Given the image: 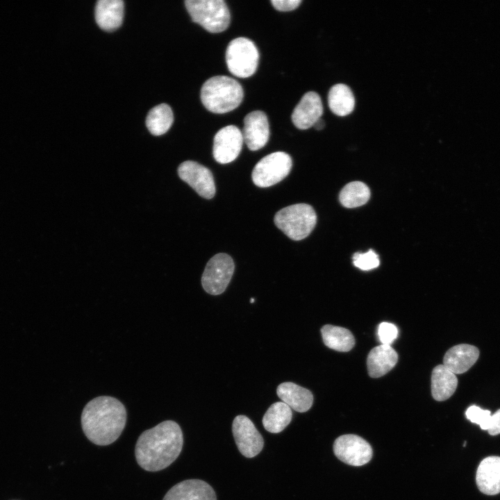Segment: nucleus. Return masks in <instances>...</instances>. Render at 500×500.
Returning <instances> with one entry per match:
<instances>
[{"instance_id": "f257e3e1", "label": "nucleus", "mask_w": 500, "mask_h": 500, "mask_svg": "<svg viewBox=\"0 0 500 500\" xmlns=\"http://www.w3.org/2000/svg\"><path fill=\"white\" fill-rule=\"evenodd\" d=\"M183 444L179 425L172 420L160 422L139 436L135 448L138 464L148 472H158L178 457Z\"/></svg>"}, {"instance_id": "f03ea898", "label": "nucleus", "mask_w": 500, "mask_h": 500, "mask_svg": "<svg viewBox=\"0 0 500 500\" xmlns=\"http://www.w3.org/2000/svg\"><path fill=\"white\" fill-rule=\"evenodd\" d=\"M126 410L116 398L100 396L90 401L81 414L83 433L92 443L105 446L120 436L126 422Z\"/></svg>"}, {"instance_id": "7ed1b4c3", "label": "nucleus", "mask_w": 500, "mask_h": 500, "mask_svg": "<svg viewBox=\"0 0 500 500\" xmlns=\"http://www.w3.org/2000/svg\"><path fill=\"white\" fill-rule=\"evenodd\" d=\"M242 85L234 78L215 76L208 78L201 89V100L209 111L223 114L238 108L242 101Z\"/></svg>"}, {"instance_id": "20e7f679", "label": "nucleus", "mask_w": 500, "mask_h": 500, "mask_svg": "<svg viewBox=\"0 0 500 500\" xmlns=\"http://www.w3.org/2000/svg\"><path fill=\"white\" fill-rule=\"evenodd\" d=\"M275 225L293 240L306 238L317 223L313 208L306 203H297L278 210L274 218Z\"/></svg>"}, {"instance_id": "39448f33", "label": "nucleus", "mask_w": 500, "mask_h": 500, "mask_svg": "<svg viewBox=\"0 0 500 500\" xmlns=\"http://www.w3.org/2000/svg\"><path fill=\"white\" fill-rule=\"evenodd\" d=\"M185 6L192 20L210 33L222 32L230 24V12L223 0H186Z\"/></svg>"}, {"instance_id": "423d86ee", "label": "nucleus", "mask_w": 500, "mask_h": 500, "mask_svg": "<svg viewBox=\"0 0 500 500\" xmlns=\"http://www.w3.org/2000/svg\"><path fill=\"white\" fill-rule=\"evenodd\" d=\"M259 53L255 44L247 38L231 40L226 51V62L229 72L239 78H247L256 71Z\"/></svg>"}, {"instance_id": "0eeeda50", "label": "nucleus", "mask_w": 500, "mask_h": 500, "mask_svg": "<svg viewBox=\"0 0 500 500\" xmlns=\"http://www.w3.org/2000/svg\"><path fill=\"white\" fill-rule=\"evenodd\" d=\"M292 165V158L287 153H272L263 157L255 165L251 174L252 181L260 188L272 186L289 174Z\"/></svg>"}, {"instance_id": "6e6552de", "label": "nucleus", "mask_w": 500, "mask_h": 500, "mask_svg": "<svg viewBox=\"0 0 500 500\" xmlns=\"http://www.w3.org/2000/svg\"><path fill=\"white\" fill-rule=\"evenodd\" d=\"M234 262L226 253H217L208 262L201 277V284L208 294L218 295L224 292L234 272Z\"/></svg>"}, {"instance_id": "1a4fd4ad", "label": "nucleus", "mask_w": 500, "mask_h": 500, "mask_svg": "<svg viewBox=\"0 0 500 500\" xmlns=\"http://www.w3.org/2000/svg\"><path fill=\"white\" fill-rule=\"evenodd\" d=\"M336 457L352 466L367 464L372 457V449L363 438L356 435L347 434L338 438L333 444Z\"/></svg>"}, {"instance_id": "9d476101", "label": "nucleus", "mask_w": 500, "mask_h": 500, "mask_svg": "<svg viewBox=\"0 0 500 500\" xmlns=\"http://www.w3.org/2000/svg\"><path fill=\"white\" fill-rule=\"evenodd\" d=\"M232 431L238 449L245 457L253 458L262 449L263 438L247 416L238 415L235 417Z\"/></svg>"}, {"instance_id": "9b49d317", "label": "nucleus", "mask_w": 500, "mask_h": 500, "mask_svg": "<svg viewBox=\"0 0 500 500\" xmlns=\"http://www.w3.org/2000/svg\"><path fill=\"white\" fill-rule=\"evenodd\" d=\"M178 174L181 179L201 197L210 199L215 194L213 176L206 167L195 161L186 160L179 165Z\"/></svg>"}, {"instance_id": "f8f14e48", "label": "nucleus", "mask_w": 500, "mask_h": 500, "mask_svg": "<svg viewBox=\"0 0 500 500\" xmlns=\"http://www.w3.org/2000/svg\"><path fill=\"white\" fill-rule=\"evenodd\" d=\"M243 142L242 133L237 126L223 127L214 137L212 154L215 160L221 164L233 161L239 156Z\"/></svg>"}, {"instance_id": "ddd939ff", "label": "nucleus", "mask_w": 500, "mask_h": 500, "mask_svg": "<svg viewBox=\"0 0 500 500\" xmlns=\"http://www.w3.org/2000/svg\"><path fill=\"white\" fill-rule=\"evenodd\" d=\"M244 142L251 151L262 148L267 143L269 137V126L267 117L261 110L248 113L244 119L242 132Z\"/></svg>"}, {"instance_id": "4468645a", "label": "nucleus", "mask_w": 500, "mask_h": 500, "mask_svg": "<svg viewBox=\"0 0 500 500\" xmlns=\"http://www.w3.org/2000/svg\"><path fill=\"white\" fill-rule=\"evenodd\" d=\"M323 115V105L319 95L315 92L303 94L292 113V121L299 129H308Z\"/></svg>"}, {"instance_id": "2eb2a0df", "label": "nucleus", "mask_w": 500, "mask_h": 500, "mask_svg": "<svg viewBox=\"0 0 500 500\" xmlns=\"http://www.w3.org/2000/svg\"><path fill=\"white\" fill-rule=\"evenodd\" d=\"M162 500H217L212 488L200 479H188L174 485Z\"/></svg>"}, {"instance_id": "dca6fc26", "label": "nucleus", "mask_w": 500, "mask_h": 500, "mask_svg": "<svg viewBox=\"0 0 500 500\" xmlns=\"http://www.w3.org/2000/svg\"><path fill=\"white\" fill-rule=\"evenodd\" d=\"M479 357L478 349L472 344H460L450 348L444 354L443 365L453 374L468 371Z\"/></svg>"}, {"instance_id": "f3484780", "label": "nucleus", "mask_w": 500, "mask_h": 500, "mask_svg": "<svg viewBox=\"0 0 500 500\" xmlns=\"http://www.w3.org/2000/svg\"><path fill=\"white\" fill-rule=\"evenodd\" d=\"M476 481L479 490L485 494L500 493V457L484 458L478 467Z\"/></svg>"}, {"instance_id": "a211bd4d", "label": "nucleus", "mask_w": 500, "mask_h": 500, "mask_svg": "<svg viewBox=\"0 0 500 500\" xmlns=\"http://www.w3.org/2000/svg\"><path fill=\"white\" fill-rule=\"evenodd\" d=\"M398 360V354L390 345L381 344L369 353L367 365L369 375L378 378L390 371Z\"/></svg>"}, {"instance_id": "6ab92c4d", "label": "nucleus", "mask_w": 500, "mask_h": 500, "mask_svg": "<svg viewBox=\"0 0 500 500\" xmlns=\"http://www.w3.org/2000/svg\"><path fill=\"white\" fill-rule=\"evenodd\" d=\"M124 1L99 0L95 7V19L98 26L106 31L118 28L123 21Z\"/></svg>"}, {"instance_id": "aec40b11", "label": "nucleus", "mask_w": 500, "mask_h": 500, "mask_svg": "<svg viewBox=\"0 0 500 500\" xmlns=\"http://www.w3.org/2000/svg\"><path fill=\"white\" fill-rule=\"evenodd\" d=\"M282 401L295 411L304 412L312 406L313 396L308 389L292 382L281 383L276 390Z\"/></svg>"}, {"instance_id": "412c9836", "label": "nucleus", "mask_w": 500, "mask_h": 500, "mask_svg": "<svg viewBox=\"0 0 500 500\" xmlns=\"http://www.w3.org/2000/svg\"><path fill=\"white\" fill-rule=\"evenodd\" d=\"M458 385L456 375L444 365H437L431 374V394L435 400L448 399L455 392Z\"/></svg>"}, {"instance_id": "4be33fe9", "label": "nucleus", "mask_w": 500, "mask_h": 500, "mask_svg": "<svg viewBox=\"0 0 500 500\" xmlns=\"http://www.w3.org/2000/svg\"><path fill=\"white\" fill-rule=\"evenodd\" d=\"M328 103L332 112L344 117L353 110L355 97L347 85L338 83L332 86L328 92Z\"/></svg>"}, {"instance_id": "5701e85b", "label": "nucleus", "mask_w": 500, "mask_h": 500, "mask_svg": "<svg viewBox=\"0 0 500 500\" xmlns=\"http://www.w3.org/2000/svg\"><path fill=\"white\" fill-rule=\"evenodd\" d=\"M321 333L324 344L330 349L346 352L354 347L355 338L345 328L326 324L321 328Z\"/></svg>"}, {"instance_id": "b1692460", "label": "nucleus", "mask_w": 500, "mask_h": 500, "mask_svg": "<svg viewBox=\"0 0 500 500\" xmlns=\"http://www.w3.org/2000/svg\"><path fill=\"white\" fill-rule=\"evenodd\" d=\"M292 417L291 408L283 401L272 404L262 417V425L265 430L278 433L285 429Z\"/></svg>"}, {"instance_id": "393cba45", "label": "nucleus", "mask_w": 500, "mask_h": 500, "mask_svg": "<svg viewBox=\"0 0 500 500\" xmlns=\"http://www.w3.org/2000/svg\"><path fill=\"white\" fill-rule=\"evenodd\" d=\"M174 121L173 112L166 103H161L151 109L147 116L146 125L153 135L165 133L171 127Z\"/></svg>"}, {"instance_id": "a878e982", "label": "nucleus", "mask_w": 500, "mask_h": 500, "mask_svg": "<svg viewBox=\"0 0 500 500\" xmlns=\"http://www.w3.org/2000/svg\"><path fill=\"white\" fill-rule=\"evenodd\" d=\"M369 197L370 190L367 185L360 181H353L342 188L339 199L343 206L353 208L365 204Z\"/></svg>"}, {"instance_id": "bb28decb", "label": "nucleus", "mask_w": 500, "mask_h": 500, "mask_svg": "<svg viewBox=\"0 0 500 500\" xmlns=\"http://www.w3.org/2000/svg\"><path fill=\"white\" fill-rule=\"evenodd\" d=\"M466 417L474 424H478L482 430H488L491 419V412L473 405L465 412Z\"/></svg>"}, {"instance_id": "cd10ccee", "label": "nucleus", "mask_w": 500, "mask_h": 500, "mask_svg": "<svg viewBox=\"0 0 500 500\" xmlns=\"http://www.w3.org/2000/svg\"><path fill=\"white\" fill-rule=\"evenodd\" d=\"M353 263L356 267L367 271L377 267L380 261L378 255L373 250H369L366 253H356L353 256Z\"/></svg>"}, {"instance_id": "c85d7f7f", "label": "nucleus", "mask_w": 500, "mask_h": 500, "mask_svg": "<svg viewBox=\"0 0 500 500\" xmlns=\"http://www.w3.org/2000/svg\"><path fill=\"white\" fill-rule=\"evenodd\" d=\"M397 335L398 330L394 324L385 322L378 325V335L382 344L390 346Z\"/></svg>"}, {"instance_id": "c756f323", "label": "nucleus", "mask_w": 500, "mask_h": 500, "mask_svg": "<svg viewBox=\"0 0 500 500\" xmlns=\"http://www.w3.org/2000/svg\"><path fill=\"white\" fill-rule=\"evenodd\" d=\"M272 4L275 9L280 11H290L299 7L301 0H272Z\"/></svg>"}, {"instance_id": "7c9ffc66", "label": "nucleus", "mask_w": 500, "mask_h": 500, "mask_svg": "<svg viewBox=\"0 0 500 500\" xmlns=\"http://www.w3.org/2000/svg\"><path fill=\"white\" fill-rule=\"evenodd\" d=\"M488 431L491 435H497L500 433V409L491 415L490 427Z\"/></svg>"}, {"instance_id": "2f4dec72", "label": "nucleus", "mask_w": 500, "mask_h": 500, "mask_svg": "<svg viewBox=\"0 0 500 500\" xmlns=\"http://www.w3.org/2000/svg\"><path fill=\"white\" fill-rule=\"evenodd\" d=\"M324 126H325V122L324 119H322V117L320 119H319L315 122V124L313 125V127L315 128V129H316L317 131H320V130L323 129L324 128Z\"/></svg>"}, {"instance_id": "473e14b6", "label": "nucleus", "mask_w": 500, "mask_h": 500, "mask_svg": "<svg viewBox=\"0 0 500 500\" xmlns=\"http://www.w3.org/2000/svg\"><path fill=\"white\" fill-rule=\"evenodd\" d=\"M250 302H251V303H253V302H254V299H253V298H252V299H251V301H250Z\"/></svg>"}]
</instances>
